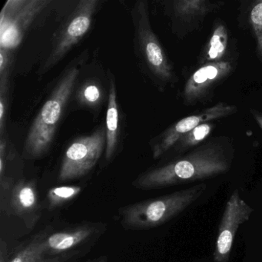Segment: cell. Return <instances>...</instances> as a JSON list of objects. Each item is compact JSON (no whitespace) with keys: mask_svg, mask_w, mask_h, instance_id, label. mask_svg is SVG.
Returning a JSON list of instances; mask_svg holds the SVG:
<instances>
[{"mask_svg":"<svg viewBox=\"0 0 262 262\" xmlns=\"http://www.w3.org/2000/svg\"><path fill=\"white\" fill-rule=\"evenodd\" d=\"M1 211L20 219L29 229H33L42 216V205L36 182L25 179L0 192Z\"/></svg>","mask_w":262,"mask_h":262,"instance_id":"11","label":"cell"},{"mask_svg":"<svg viewBox=\"0 0 262 262\" xmlns=\"http://www.w3.org/2000/svg\"><path fill=\"white\" fill-rule=\"evenodd\" d=\"M47 0H9L0 15V48L19 45L36 16L50 4Z\"/></svg>","mask_w":262,"mask_h":262,"instance_id":"6","label":"cell"},{"mask_svg":"<svg viewBox=\"0 0 262 262\" xmlns=\"http://www.w3.org/2000/svg\"><path fill=\"white\" fill-rule=\"evenodd\" d=\"M215 125L214 122L201 124L178 141L174 146V151L178 154H183L202 145L214 131Z\"/></svg>","mask_w":262,"mask_h":262,"instance_id":"17","label":"cell"},{"mask_svg":"<svg viewBox=\"0 0 262 262\" xmlns=\"http://www.w3.org/2000/svg\"><path fill=\"white\" fill-rule=\"evenodd\" d=\"M45 262H68V260H59V259H49Z\"/></svg>","mask_w":262,"mask_h":262,"instance_id":"25","label":"cell"},{"mask_svg":"<svg viewBox=\"0 0 262 262\" xmlns=\"http://www.w3.org/2000/svg\"><path fill=\"white\" fill-rule=\"evenodd\" d=\"M93 262H108V257L105 255H102L95 259Z\"/></svg>","mask_w":262,"mask_h":262,"instance_id":"24","label":"cell"},{"mask_svg":"<svg viewBox=\"0 0 262 262\" xmlns=\"http://www.w3.org/2000/svg\"><path fill=\"white\" fill-rule=\"evenodd\" d=\"M237 112L236 105L221 102L178 121L156 138L154 144L151 145L153 158L157 159L163 156L174 148L181 138L201 124L224 119Z\"/></svg>","mask_w":262,"mask_h":262,"instance_id":"10","label":"cell"},{"mask_svg":"<svg viewBox=\"0 0 262 262\" xmlns=\"http://www.w3.org/2000/svg\"><path fill=\"white\" fill-rule=\"evenodd\" d=\"M98 4L97 0H82L78 4L64 26L51 54L40 69V74H43L63 59L67 53L88 33Z\"/></svg>","mask_w":262,"mask_h":262,"instance_id":"8","label":"cell"},{"mask_svg":"<svg viewBox=\"0 0 262 262\" xmlns=\"http://www.w3.org/2000/svg\"><path fill=\"white\" fill-rule=\"evenodd\" d=\"M11 53L10 50L0 48V76H1V89L7 88L9 73L11 67Z\"/></svg>","mask_w":262,"mask_h":262,"instance_id":"21","label":"cell"},{"mask_svg":"<svg viewBox=\"0 0 262 262\" xmlns=\"http://www.w3.org/2000/svg\"><path fill=\"white\" fill-rule=\"evenodd\" d=\"M106 145V130L100 127L90 136L73 141L66 150L59 173L60 182L86 176L100 159Z\"/></svg>","mask_w":262,"mask_h":262,"instance_id":"5","label":"cell"},{"mask_svg":"<svg viewBox=\"0 0 262 262\" xmlns=\"http://www.w3.org/2000/svg\"><path fill=\"white\" fill-rule=\"evenodd\" d=\"M79 73L80 69L78 66L67 70L41 108L26 141L25 151L29 157H40L51 146Z\"/></svg>","mask_w":262,"mask_h":262,"instance_id":"3","label":"cell"},{"mask_svg":"<svg viewBox=\"0 0 262 262\" xmlns=\"http://www.w3.org/2000/svg\"><path fill=\"white\" fill-rule=\"evenodd\" d=\"M105 229L104 224L87 222L61 231H51L46 239L47 258L68 260L93 245Z\"/></svg>","mask_w":262,"mask_h":262,"instance_id":"7","label":"cell"},{"mask_svg":"<svg viewBox=\"0 0 262 262\" xmlns=\"http://www.w3.org/2000/svg\"><path fill=\"white\" fill-rule=\"evenodd\" d=\"M207 188L201 182L185 189L125 205L119 209L121 225L126 230H148L165 225L193 205Z\"/></svg>","mask_w":262,"mask_h":262,"instance_id":"2","label":"cell"},{"mask_svg":"<svg viewBox=\"0 0 262 262\" xmlns=\"http://www.w3.org/2000/svg\"><path fill=\"white\" fill-rule=\"evenodd\" d=\"M224 5L222 2L209 0H176L172 2V14L182 32L188 33L198 30L205 18Z\"/></svg>","mask_w":262,"mask_h":262,"instance_id":"13","label":"cell"},{"mask_svg":"<svg viewBox=\"0 0 262 262\" xmlns=\"http://www.w3.org/2000/svg\"><path fill=\"white\" fill-rule=\"evenodd\" d=\"M254 211V208L241 198L239 190L234 189L225 205L219 223L213 262H229L237 230L249 221Z\"/></svg>","mask_w":262,"mask_h":262,"instance_id":"9","label":"cell"},{"mask_svg":"<svg viewBox=\"0 0 262 262\" xmlns=\"http://www.w3.org/2000/svg\"><path fill=\"white\" fill-rule=\"evenodd\" d=\"M119 106L117 102L116 85L113 80L110 81L108 93V108L106 113V145H105V160H112L118 145L119 125Z\"/></svg>","mask_w":262,"mask_h":262,"instance_id":"15","label":"cell"},{"mask_svg":"<svg viewBox=\"0 0 262 262\" xmlns=\"http://www.w3.org/2000/svg\"><path fill=\"white\" fill-rule=\"evenodd\" d=\"M82 190L79 185H61L50 188L47 194L49 209H56L72 202L80 194Z\"/></svg>","mask_w":262,"mask_h":262,"instance_id":"18","label":"cell"},{"mask_svg":"<svg viewBox=\"0 0 262 262\" xmlns=\"http://www.w3.org/2000/svg\"><path fill=\"white\" fill-rule=\"evenodd\" d=\"M234 67V60L231 59L200 66L185 82L184 104L192 106L206 102L212 96L214 89L233 73Z\"/></svg>","mask_w":262,"mask_h":262,"instance_id":"12","label":"cell"},{"mask_svg":"<svg viewBox=\"0 0 262 262\" xmlns=\"http://www.w3.org/2000/svg\"><path fill=\"white\" fill-rule=\"evenodd\" d=\"M52 231L50 226L33 236L28 242L16 250L8 262H45L47 260L46 239Z\"/></svg>","mask_w":262,"mask_h":262,"instance_id":"16","label":"cell"},{"mask_svg":"<svg viewBox=\"0 0 262 262\" xmlns=\"http://www.w3.org/2000/svg\"><path fill=\"white\" fill-rule=\"evenodd\" d=\"M261 242H262V237H261Z\"/></svg>","mask_w":262,"mask_h":262,"instance_id":"26","label":"cell"},{"mask_svg":"<svg viewBox=\"0 0 262 262\" xmlns=\"http://www.w3.org/2000/svg\"><path fill=\"white\" fill-rule=\"evenodd\" d=\"M234 156V148L228 138H214L184 156L142 173L133 185L148 191L204 182L228 173Z\"/></svg>","mask_w":262,"mask_h":262,"instance_id":"1","label":"cell"},{"mask_svg":"<svg viewBox=\"0 0 262 262\" xmlns=\"http://www.w3.org/2000/svg\"><path fill=\"white\" fill-rule=\"evenodd\" d=\"M7 89H2L0 93V131L1 135L4 133V122H5V115L7 114Z\"/></svg>","mask_w":262,"mask_h":262,"instance_id":"22","label":"cell"},{"mask_svg":"<svg viewBox=\"0 0 262 262\" xmlns=\"http://www.w3.org/2000/svg\"><path fill=\"white\" fill-rule=\"evenodd\" d=\"M77 98L81 104L86 106L95 107L99 105L102 99L101 87L94 82H89L82 85L78 91Z\"/></svg>","mask_w":262,"mask_h":262,"instance_id":"20","label":"cell"},{"mask_svg":"<svg viewBox=\"0 0 262 262\" xmlns=\"http://www.w3.org/2000/svg\"><path fill=\"white\" fill-rule=\"evenodd\" d=\"M250 113L252 115L253 118H254V120L257 122V125H258L259 127L262 129V113L257 111V110H252V108L250 110Z\"/></svg>","mask_w":262,"mask_h":262,"instance_id":"23","label":"cell"},{"mask_svg":"<svg viewBox=\"0 0 262 262\" xmlns=\"http://www.w3.org/2000/svg\"><path fill=\"white\" fill-rule=\"evenodd\" d=\"M249 23L255 36L257 56L262 63V0L253 3Z\"/></svg>","mask_w":262,"mask_h":262,"instance_id":"19","label":"cell"},{"mask_svg":"<svg viewBox=\"0 0 262 262\" xmlns=\"http://www.w3.org/2000/svg\"><path fill=\"white\" fill-rule=\"evenodd\" d=\"M228 29L225 23L222 20H216L213 26L212 32L208 42L205 43L198 57V64L220 62L225 60L228 48Z\"/></svg>","mask_w":262,"mask_h":262,"instance_id":"14","label":"cell"},{"mask_svg":"<svg viewBox=\"0 0 262 262\" xmlns=\"http://www.w3.org/2000/svg\"><path fill=\"white\" fill-rule=\"evenodd\" d=\"M136 42L142 60L156 79L165 83L174 82L176 74L166 53L151 27L148 4L139 1L133 7Z\"/></svg>","mask_w":262,"mask_h":262,"instance_id":"4","label":"cell"}]
</instances>
